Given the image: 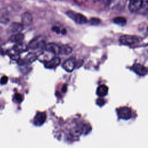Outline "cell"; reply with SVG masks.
<instances>
[{"instance_id": "6da1fadb", "label": "cell", "mask_w": 148, "mask_h": 148, "mask_svg": "<svg viewBox=\"0 0 148 148\" xmlns=\"http://www.w3.org/2000/svg\"><path fill=\"white\" fill-rule=\"evenodd\" d=\"M141 40V38L138 36L130 35H124L120 37V42L125 45H132L139 42Z\"/></svg>"}, {"instance_id": "7a4b0ae2", "label": "cell", "mask_w": 148, "mask_h": 148, "mask_svg": "<svg viewBox=\"0 0 148 148\" xmlns=\"http://www.w3.org/2000/svg\"><path fill=\"white\" fill-rule=\"evenodd\" d=\"M66 14L74 20L76 23L80 24H84L87 23L88 20L86 16L83 15L82 14L79 13H75L73 11H68L66 12Z\"/></svg>"}, {"instance_id": "3957f363", "label": "cell", "mask_w": 148, "mask_h": 148, "mask_svg": "<svg viewBox=\"0 0 148 148\" xmlns=\"http://www.w3.org/2000/svg\"><path fill=\"white\" fill-rule=\"evenodd\" d=\"M46 43L44 38L41 36L36 37L33 39L29 43L28 47L31 49H36L39 48L45 47Z\"/></svg>"}, {"instance_id": "277c9868", "label": "cell", "mask_w": 148, "mask_h": 148, "mask_svg": "<svg viewBox=\"0 0 148 148\" xmlns=\"http://www.w3.org/2000/svg\"><path fill=\"white\" fill-rule=\"evenodd\" d=\"M117 111L118 116L120 119L128 120L132 117L131 110L127 106L121 107L119 108Z\"/></svg>"}, {"instance_id": "5b68a950", "label": "cell", "mask_w": 148, "mask_h": 148, "mask_svg": "<svg viewBox=\"0 0 148 148\" xmlns=\"http://www.w3.org/2000/svg\"><path fill=\"white\" fill-rule=\"evenodd\" d=\"M132 69L136 73H137L138 75H139L140 76L145 75L148 72L147 69L145 66H144L143 65H142L140 64H134L132 67Z\"/></svg>"}, {"instance_id": "8992f818", "label": "cell", "mask_w": 148, "mask_h": 148, "mask_svg": "<svg viewBox=\"0 0 148 148\" xmlns=\"http://www.w3.org/2000/svg\"><path fill=\"white\" fill-rule=\"evenodd\" d=\"M54 55L55 54L53 53L45 50V51H43L38 58L40 61L46 62L53 58L54 57Z\"/></svg>"}, {"instance_id": "52a82bcc", "label": "cell", "mask_w": 148, "mask_h": 148, "mask_svg": "<svg viewBox=\"0 0 148 148\" xmlns=\"http://www.w3.org/2000/svg\"><path fill=\"white\" fill-rule=\"evenodd\" d=\"M76 62L73 58H69L66 60L62 65L63 68L67 72H71L73 71L74 68L76 67Z\"/></svg>"}, {"instance_id": "ba28073f", "label": "cell", "mask_w": 148, "mask_h": 148, "mask_svg": "<svg viewBox=\"0 0 148 148\" xmlns=\"http://www.w3.org/2000/svg\"><path fill=\"white\" fill-rule=\"evenodd\" d=\"M142 0H130L129 9L132 12H136L140 9Z\"/></svg>"}, {"instance_id": "9c48e42d", "label": "cell", "mask_w": 148, "mask_h": 148, "mask_svg": "<svg viewBox=\"0 0 148 148\" xmlns=\"http://www.w3.org/2000/svg\"><path fill=\"white\" fill-rule=\"evenodd\" d=\"M46 119V114L45 112H39L34 118V123L36 125H42Z\"/></svg>"}, {"instance_id": "30bf717a", "label": "cell", "mask_w": 148, "mask_h": 148, "mask_svg": "<svg viewBox=\"0 0 148 148\" xmlns=\"http://www.w3.org/2000/svg\"><path fill=\"white\" fill-rule=\"evenodd\" d=\"M37 56H36L35 54L31 53L28 54L26 57L23 60H19L18 61V63L20 65H23L24 64L26 63H31L32 62H34V61H35V60L37 58Z\"/></svg>"}, {"instance_id": "8fae6325", "label": "cell", "mask_w": 148, "mask_h": 148, "mask_svg": "<svg viewBox=\"0 0 148 148\" xmlns=\"http://www.w3.org/2000/svg\"><path fill=\"white\" fill-rule=\"evenodd\" d=\"M61 62V60L59 57H54L50 61L46 62L45 63V66L47 68L51 69V68H54L56 66H57Z\"/></svg>"}, {"instance_id": "7c38bea8", "label": "cell", "mask_w": 148, "mask_h": 148, "mask_svg": "<svg viewBox=\"0 0 148 148\" xmlns=\"http://www.w3.org/2000/svg\"><path fill=\"white\" fill-rule=\"evenodd\" d=\"M45 50L50 51L53 53L54 54H60V46H59L57 44L54 43H50L46 45Z\"/></svg>"}, {"instance_id": "4fadbf2b", "label": "cell", "mask_w": 148, "mask_h": 148, "mask_svg": "<svg viewBox=\"0 0 148 148\" xmlns=\"http://www.w3.org/2000/svg\"><path fill=\"white\" fill-rule=\"evenodd\" d=\"M21 21L23 25H28L30 24L32 21V17L30 13L24 12L21 16Z\"/></svg>"}, {"instance_id": "5bb4252c", "label": "cell", "mask_w": 148, "mask_h": 148, "mask_svg": "<svg viewBox=\"0 0 148 148\" xmlns=\"http://www.w3.org/2000/svg\"><path fill=\"white\" fill-rule=\"evenodd\" d=\"M23 24L21 23H12L9 27V29L11 32L14 33L20 32L21 30L23 29Z\"/></svg>"}, {"instance_id": "9a60e30c", "label": "cell", "mask_w": 148, "mask_h": 148, "mask_svg": "<svg viewBox=\"0 0 148 148\" xmlns=\"http://www.w3.org/2000/svg\"><path fill=\"white\" fill-rule=\"evenodd\" d=\"M108 92V87L105 84H101L97 88V94L100 97H103L107 95Z\"/></svg>"}, {"instance_id": "2e32d148", "label": "cell", "mask_w": 148, "mask_h": 148, "mask_svg": "<svg viewBox=\"0 0 148 148\" xmlns=\"http://www.w3.org/2000/svg\"><path fill=\"white\" fill-rule=\"evenodd\" d=\"M18 53L26 51L28 50V46L24 43L19 42L13 47Z\"/></svg>"}, {"instance_id": "e0dca14e", "label": "cell", "mask_w": 148, "mask_h": 148, "mask_svg": "<svg viewBox=\"0 0 148 148\" xmlns=\"http://www.w3.org/2000/svg\"><path fill=\"white\" fill-rule=\"evenodd\" d=\"M24 35L20 32L16 33L14 35L12 36L10 38V40L13 42L19 43V42H21V41L24 39Z\"/></svg>"}, {"instance_id": "ac0fdd59", "label": "cell", "mask_w": 148, "mask_h": 148, "mask_svg": "<svg viewBox=\"0 0 148 148\" xmlns=\"http://www.w3.org/2000/svg\"><path fill=\"white\" fill-rule=\"evenodd\" d=\"M72 51V49L68 45H62L60 46V54L68 55Z\"/></svg>"}, {"instance_id": "d6986e66", "label": "cell", "mask_w": 148, "mask_h": 148, "mask_svg": "<svg viewBox=\"0 0 148 148\" xmlns=\"http://www.w3.org/2000/svg\"><path fill=\"white\" fill-rule=\"evenodd\" d=\"M113 22L120 25H124L126 24V19L123 17H117L113 19Z\"/></svg>"}, {"instance_id": "ffe728a7", "label": "cell", "mask_w": 148, "mask_h": 148, "mask_svg": "<svg viewBox=\"0 0 148 148\" xmlns=\"http://www.w3.org/2000/svg\"><path fill=\"white\" fill-rule=\"evenodd\" d=\"M140 10L148 11V0H142V5Z\"/></svg>"}, {"instance_id": "44dd1931", "label": "cell", "mask_w": 148, "mask_h": 148, "mask_svg": "<svg viewBox=\"0 0 148 148\" xmlns=\"http://www.w3.org/2000/svg\"><path fill=\"white\" fill-rule=\"evenodd\" d=\"M14 98L16 99V101L18 102H22V101L23 100V97L21 94H19V93H16L14 95Z\"/></svg>"}, {"instance_id": "7402d4cb", "label": "cell", "mask_w": 148, "mask_h": 148, "mask_svg": "<svg viewBox=\"0 0 148 148\" xmlns=\"http://www.w3.org/2000/svg\"><path fill=\"white\" fill-rule=\"evenodd\" d=\"M90 23L92 25H98L100 23V20L97 18H92L90 20Z\"/></svg>"}, {"instance_id": "603a6c76", "label": "cell", "mask_w": 148, "mask_h": 148, "mask_svg": "<svg viewBox=\"0 0 148 148\" xmlns=\"http://www.w3.org/2000/svg\"><path fill=\"white\" fill-rule=\"evenodd\" d=\"M8 80V76H3L1 77V80H0V83H1V84H6V83H7Z\"/></svg>"}, {"instance_id": "cb8c5ba5", "label": "cell", "mask_w": 148, "mask_h": 148, "mask_svg": "<svg viewBox=\"0 0 148 148\" xmlns=\"http://www.w3.org/2000/svg\"><path fill=\"white\" fill-rule=\"evenodd\" d=\"M105 101L102 98H99L97 100V104L99 106H102L105 104Z\"/></svg>"}, {"instance_id": "d4e9b609", "label": "cell", "mask_w": 148, "mask_h": 148, "mask_svg": "<svg viewBox=\"0 0 148 148\" xmlns=\"http://www.w3.org/2000/svg\"><path fill=\"white\" fill-rule=\"evenodd\" d=\"M52 30L54 31V32H56L57 34H59L60 32V28L56 26H54L52 27Z\"/></svg>"}, {"instance_id": "484cf974", "label": "cell", "mask_w": 148, "mask_h": 148, "mask_svg": "<svg viewBox=\"0 0 148 148\" xmlns=\"http://www.w3.org/2000/svg\"><path fill=\"white\" fill-rule=\"evenodd\" d=\"M61 90H62V92H64V93H65L66 91V90H67V85L66 84H64L63 85Z\"/></svg>"}, {"instance_id": "4316f807", "label": "cell", "mask_w": 148, "mask_h": 148, "mask_svg": "<svg viewBox=\"0 0 148 148\" xmlns=\"http://www.w3.org/2000/svg\"><path fill=\"white\" fill-rule=\"evenodd\" d=\"M73 1L78 4H83L86 1V0H73Z\"/></svg>"}, {"instance_id": "83f0119b", "label": "cell", "mask_w": 148, "mask_h": 148, "mask_svg": "<svg viewBox=\"0 0 148 148\" xmlns=\"http://www.w3.org/2000/svg\"><path fill=\"white\" fill-rule=\"evenodd\" d=\"M66 29H62V34L64 35V34H66Z\"/></svg>"}]
</instances>
